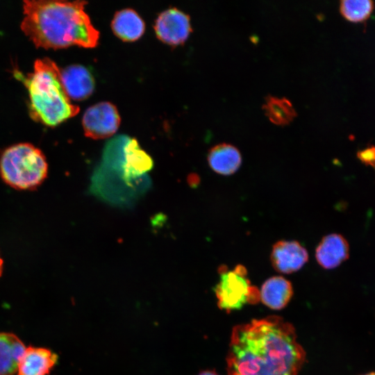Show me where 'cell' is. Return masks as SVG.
Returning <instances> with one entry per match:
<instances>
[{
	"instance_id": "6",
	"label": "cell",
	"mask_w": 375,
	"mask_h": 375,
	"mask_svg": "<svg viewBox=\"0 0 375 375\" xmlns=\"http://www.w3.org/2000/svg\"><path fill=\"white\" fill-rule=\"evenodd\" d=\"M85 135L92 139H104L118 129L120 117L116 107L109 102H101L88 108L83 117Z\"/></svg>"
},
{
	"instance_id": "7",
	"label": "cell",
	"mask_w": 375,
	"mask_h": 375,
	"mask_svg": "<svg viewBox=\"0 0 375 375\" xmlns=\"http://www.w3.org/2000/svg\"><path fill=\"white\" fill-rule=\"evenodd\" d=\"M154 30L157 38L165 44H183L192 31L190 17L176 8H169L159 15Z\"/></svg>"
},
{
	"instance_id": "14",
	"label": "cell",
	"mask_w": 375,
	"mask_h": 375,
	"mask_svg": "<svg viewBox=\"0 0 375 375\" xmlns=\"http://www.w3.org/2000/svg\"><path fill=\"white\" fill-rule=\"evenodd\" d=\"M26 350L24 343L13 333H0V375H14Z\"/></svg>"
},
{
	"instance_id": "19",
	"label": "cell",
	"mask_w": 375,
	"mask_h": 375,
	"mask_svg": "<svg viewBox=\"0 0 375 375\" xmlns=\"http://www.w3.org/2000/svg\"><path fill=\"white\" fill-rule=\"evenodd\" d=\"M199 375H217V374L211 371H205L200 373Z\"/></svg>"
},
{
	"instance_id": "12",
	"label": "cell",
	"mask_w": 375,
	"mask_h": 375,
	"mask_svg": "<svg viewBox=\"0 0 375 375\" xmlns=\"http://www.w3.org/2000/svg\"><path fill=\"white\" fill-rule=\"evenodd\" d=\"M208 162L215 172L228 176L234 174L240 168L242 156L235 146L222 143L215 145L210 150Z\"/></svg>"
},
{
	"instance_id": "18",
	"label": "cell",
	"mask_w": 375,
	"mask_h": 375,
	"mask_svg": "<svg viewBox=\"0 0 375 375\" xmlns=\"http://www.w3.org/2000/svg\"><path fill=\"white\" fill-rule=\"evenodd\" d=\"M357 157L362 163L375 169V146H369L358 151Z\"/></svg>"
},
{
	"instance_id": "21",
	"label": "cell",
	"mask_w": 375,
	"mask_h": 375,
	"mask_svg": "<svg viewBox=\"0 0 375 375\" xmlns=\"http://www.w3.org/2000/svg\"><path fill=\"white\" fill-rule=\"evenodd\" d=\"M365 375H375V373L374 372H371V373H369V374H365Z\"/></svg>"
},
{
	"instance_id": "16",
	"label": "cell",
	"mask_w": 375,
	"mask_h": 375,
	"mask_svg": "<svg viewBox=\"0 0 375 375\" xmlns=\"http://www.w3.org/2000/svg\"><path fill=\"white\" fill-rule=\"evenodd\" d=\"M262 109L270 122L278 126L288 125L297 117L292 103L285 97L267 96Z\"/></svg>"
},
{
	"instance_id": "9",
	"label": "cell",
	"mask_w": 375,
	"mask_h": 375,
	"mask_svg": "<svg viewBox=\"0 0 375 375\" xmlns=\"http://www.w3.org/2000/svg\"><path fill=\"white\" fill-rule=\"evenodd\" d=\"M61 81L70 99L76 101L87 99L94 88L93 76L87 68L79 65H73L62 70Z\"/></svg>"
},
{
	"instance_id": "1",
	"label": "cell",
	"mask_w": 375,
	"mask_h": 375,
	"mask_svg": "<svg viewBox=\"0 0 375 375\" xmlns=\"http://www.w3.org/2000/svg\"><path fill=\"white\" fill-rule=\"evenodd\" d=\"M306 353L294 326L278 316L253 319L233 328L228 375H298Z\"/></svg>"
},
{
	"instance_id": "20",
	"label": "cell",
	"mask_w": 375,
	"mask_h": 375,
	"mask_svg": "<svg viewBox=\"0 0 375 375\" xmlns=\"http://www.w3.org/2000/svg\"><path fill=\"white\" fill-rule=\"evenodd\" d=\"M3 260L0 256V276H1V274H2V272H3Z\"/></svg>"
},
{
	"instance_id": "11",
	"label": "cell",
	"mask_w": 375,
	"mask_h": 375,
	"mask_svg": "<svg viewBox=\"0 0 375 375\" xmlns=\"http://www.w3.org/2000/svg\"><path fill=\"white\" fill-rule=\"evenodd\" d=\"M58 356L45 348L26 349L18 366V375H47L54 367Z\"/></svg>"
},
{
	"instance_id": "8",
	"label": "cell",
	"mask_w": 375,
	"mask_h": 375,
	"mask_svg": "<svg viewBox=\"0 0 375 375\" xmlns=\"http://www.w3.org/2000/svg\"><path fill=\"white\" fill-rule=\"evenodd\" d=\"M270 259L275 270L291 274L299 270L307 262L308 253L297 241L280 240L274 244Z\"/></svg>"
},
{
	"instance_id": "13",
	"label": "cell",
	"mask_w": 375,
	"mask_h": 375,
	"mask_svg": "<svg viewBox=\"0 0 375 375\" xmlns=\"http://www.w3.org/2000/svg\"><path fill=\"white\" fill-rule=\"evenodd\" d=\"M293 294L290 282L280 276L270 277L262 284L260 297L262 302L274 310L284 308Z\"/></svg>"
},
{
	"instance_id": "3",
	"label": "cell",
	"mask_w": 375,
	"mask_h": 375,
	"mask_svg": "<svg viewBox=\"0 0 375 375\" xmlns=\"http://www.w3.org/2000/svg\"><path fill=\"white\" fill-rule=\"evenodd\" d=\"M28 89L30 115L37 122L55 126L77 115L80 108L71 102L61 81V70L52 60L37 59L32 73L25 77L15 72Z\"/></svg>"
},
{
	"instance_id": "2",
	"label": "cell",
	"mask_w": 375,
	"mask_h": 375,
	"mask_svg": "<svg viewBox=\"0 0 375 375\" xmlns=\"http://www.w3.org/2000/svg\"><path fill=\"white\" fill-rule=\"evenodd\" d=\"M85 4L83 1H24L21 28L38 47L94 48L99 33L85 12Z\"/></svg>"
},
{
	"instance_id": "10",
	"label": "cell",
	"mask_w": 375,
	"mask_h": 375,
	"mask_svg": "<svg viewBox=\"0 0 375 375\" xmlns=\"http://www.w3.org/2000/svg\"><path fill=\"white\" fill-rule=\"evenodd\" d=\"M315 258L322 267L335 268L349 258L348 242L341 235H327L319 243Z\"/></svg>"
},
{
	"instance_id": "17",
	"label": "cell",
	"mask_w": 375,
	"mask_h": 375,
	"mask_svg": "<svg viewBox=\"0 0 375 375\" xmlns=\"http://www.w3.org/2000/svg\"><path fill=\"white\" fill-rule=\"evenodd\" d=\"M373 8L374 2L371 0H342L340 6L343 17L353 22L365 20Z\"/></svg>"
},
{
	"instance_id": "5",
	"label": "cell",
	"mask_w": 375,
	"mask_h": 375,
	"mask_svg": "<svg viewBox=\"0 0 375 375\" xmlns=\"http://www.w3.org/2000/svg\"><path fill=\"white\" fill-rule=\"evenodd\" d=\"M220 278L214 288L222 310L230 312L240 310L247 303H257L260 300V292L252 286L247 278L246 268L238 265L233 270L222 267Z\"/></svg>"
},
{
	"instance_id": "4",
	"label": "cell",
	"mask_w": 375,
	"mask_h": 375,
	"mask_svg": "<svg viewBox=\"0 0 375 375\" xmlns=\"http://www.w3.org/2000/svg\"><path fill=\"white\" fill-rule=\"evenodd\" d=\"M48 164L40 149L29 143H19L7 148L0 157V176L17 190L38 187L47 178Z\"/></svg>"
},
{
	"instance_id": "15",
	"label": "cell",
	"mask_w": 375,
	"mask_h": 375,
	"mask_svg": "<svg viewBox=\"0 0 375 375\" xmlns=\"http://www.w3.org/2000/svg\"><path fill=\"white\" fill-rule=\"evenodd\" d=\"M111 26L114 33L126 42L138 40L144 33V22L132 9H124L115 13Z\"/></svg>"
}]
</instances>
